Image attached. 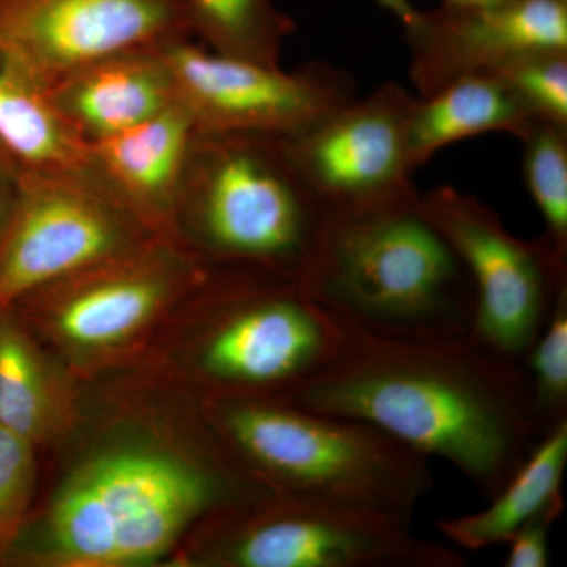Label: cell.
Listing matches in <instances>:
<instances>
[{"mask_svg":"<svg viewBox=\"0 0 567 567\" xmlns=\"http://www.w3.org/2000/svg\"><path fill=\"white\" fill-rule=\"evenodd\" d=\"M341 319L331 360L284 401L374 425L427 458L450 462L487 499L546 435L522 361L473 336L401 341Z\"/></svg>","mask_w":567,"mask_h":567,"instance_id":"6da1fadb","label":"cell"},{"mask_svg":"<svg viewBox=\"0 0 567 567\" xmlns=\"http://www.w3.org/2000/svg\"><path fill=\"white\" fill-rule=\"evenodd\" d=\"M301 284L324 308L382 338L450 342L473 333L472 279L417 204L330 221Z\"/></svg>","mask_w":567,"mask_h":567,"instance_id":"7a4b0ae2","label":"cell"},{"mask_svg":"<svg viewBox=\"0 0 567 567\" xmlns=\"http://www.w3.org/2000/svg\"><path fill=\"white\" fill-rule=\"evenodd\" d=\"M181 218L213 259L300 282L330 226L281 137L197 128L175 203Z\"/></svg>","mask_w":567,"mask_h":567,"instance_id":"3957f363","label":"cell"},{"mask_svg":"<svg viewBox=\"0 0 567 567\" xmlns=\"http://www.w3.org/2000/svg\"><path fill=\"white\" fill-rule=\"evenodd\" d=\"M234 496L233 477L212 466L155 447H118L66 480L25 551L74 566L142 565Z\"/></svg>","mask_w":567,"mask_h":567,"instance_id":"277c9868","label":"cell"},{"mask_svg":"<svg viewBox=\"0 0 567 567\" xmlns=\"http://www.w3.org/2000/svg\"><path fill=\"white\" fill-rule=\"evenodd\" d=\"M237 456L282 495L365 507L412 522L434 487L427 457L350 417L284 399L238 398L219 409Z\"/></svg>","mask_w":567,"mask_h":567,"instance_id":"5b68a950","label":"cell"},{"mask_svg":"<svg viewBox=\"0 0 567 567\" xmlns=\"http://www.w3.org/2000/svg\"><path fill=\"white\" fill-rule=\"evenodd\" d=\"M152 230L85 159L21 164L9 233L0 246V308L147 244Z\"/></svg>","mask_w":567,"mask_h":567,"instance_id":"8992f818","label":"cell"},{"mask_svg":"<svg viewBox=\"0 0 567 567\" xmlns=\"http://www.w3.org/2000/svg\"><path fill=\"white\" fill-rule=\"evenodd\" d=\"M417 210L445 238L475 290L473 338L522 361L567 284V260L544 237L522 240L494 208L450 185L423 194Z\"/></svg>","mask_w":567,"mask_h":567,"instance_id":"52a82bcc","label":"cell"},{"mask_svg":"<svg viewBox=\"0 0 567 567\" xmlns=\"http://www.w3.org/2000/svg\"><path fill=\"white\" fill-rule=\"evenodd\" d=\"M415 102L401 84L385 82L364 99L281 137L295 169L330 221L417 204L421 194L409 156Z\"/></svg>","mask_w":567,"mask_h":567,"instance_id":"ba28073f","label":"cell"},{"mask_svg":"<svg viewBox=\"0 0 567 567\" xmlns=\"http://www.w3.org/2000/svg\"><path fill=\"white\" fill-rule=\"evenodd\" d=\"M216 558L240 567H464V558L412 532V522L365 507L282 495L226 529Z\"/></svg>","mask_w":567,"mask_h":567,"instance_id":"9c48e42d","label":"cell"},{"mask_svg":"<svg viewBox=\"0 0 567 567\" xmlns=\"http://www.w3.org/2000/svg\"><path fill=\"white\" fill-rule=\"evenodd\" d=\"M162 52L175 100L203 132L286 137L357 100L352 78L324 63L284 71L216 54L194 39L164 44Z\"/></svg>","mask_w":567,"mask_h":567,"instance_id":"30bf717a","label":"cell"},{"mask_svg":"<svg viewBox=\"0 0 567 567\" xmlns=\"http://www.w3.org/2000/svg\"><path fill=\"white\" fill-rule=\"evenodd\" d=\"M342 319L300 281L270 275L230 298L203 342L199 365L241 393L289 391L333 357Z\"/></svg>","mask_w":567,"mask_h":567,"instance_id":"8fae6325","label":"cell"},{"mask_svg":"<svg viewBox=\"0 0 567 567\" xmlns=\"http://www.w3.org/2000/svg\"><path fill=\"white\" fill-rule=\"evenodd\" d=\"M183 39L182 0H0V58L48 91L110 55Z\"/></svg>","mask_w":567,"mask_h":567,"instance_id":"7c38bea8","label":"cell"},{"mask_svg":"<svg viewBox=\"0 0 567 567\" xmlns=\"http://www.w3.org/2000/svg\"><path fill=\"white\" fill-rule=\"evenodd\" d=\"M409 74L420 99L451 82L492 73L520 55L567 50V0H506L416 11L404 25Z\"/></svg>","mask_w":567,"mask_h":567,"instance_id":"4fadbf2b","label":"cell"},{"mask_svg":"<svg viewBox=\"0 0 567 567\" xmlns=\"http://www.w3.org/2000/svg\"><path fill=\"white\" fill-rule=\"evenodd\" d=\"M148 244L65 278L73 284L59 306L58 328L66 341L84 349L118 344L192 279L185 256Z\"/></svg>","mask_w":567,"mask_h":567,"instance_id":"5bb4252c","label":"cell"},{"mask_svg":"<svg viewBox=\"0 0 567 567\" xmlns=\"http://www.w3.org/2000/svg\"><path fill=\"white\" fill-rule=\"evenodd\" d=\"M162 48L110 55L52 85L51 102L70 132L92 144L177 103Z\"/></svg>","mask_w":567,"mask_h":567,"instance_id":"9a60e30c","label":"cell"},{"mask_svg":"<svg viewBox=\"0 0 567 567\" xmlns=\"http://www.w3.org/2000/svg\"><path fill=\"white\" fill-rule=\"evenodd\" d=\"M196 123L174 103L155 117L87 144V162L148 229L174 224L175 203Z\"/></svg>","mask_w":567,"mask_h":567,"instance_id":"2e32d148","label":"cell"},{"mask_svg":"<svg viewBox=\"0 0 567 567\" xmlns=\"http://www.w3.org/2000/svg\"><path fill=\"white\" fill-rule=\"evenodd\" d=\"M567 465V420L537 442L486 509L442 518L436 528L458 548L477 551L507 544L518 529L536 518L558 522L565 511L563 477Z\"/></svg>","mask_w":567,"mask_h":567,"instance_id":"e0dca14e","label":"cell"},{"mask_svg":"<svg viewBox=\"0 0 567 567\" xmlns=\"http://www.w3.org/2000/svg\"><path fill=\"white\" fill-rule=\"evenodd\" d=\"M535 121L498 74L461 78L413 104L409 121L410 163L413 171L420 169L446 145L477 134L503 132L518 140Z\"/></svg>","mask_w":567,"mask_h":567,"instance_id":"ac0fdd59","label":"cell"},{"mask_svg":"<svg viewBox=\"0 0 567 567\" xmlns=\"http://www.w3.org/2000/svg\"><path fill=\"white\" fill-rule=\"evenodd\" d=\"M0 145L24 166H66L87 159V144L63 123L50 91L0 58Z\"/></svg>","mask_w":567,"mask_h":567,"instance_id":"d6986e66","label":"cell"},{"mask_svg":"<svg viewBox=\"0 0 567 567\" xmlns=\"http://www.w3.org/2000/svg\"><path fill=\"white\" fill-rule=\"evenodd\" d=\"M58 421L50 365L10 312L0 308V427L37 445Z\"/></svg>","mask_w":567,"mask_h":567,"instance_id":"ffe728a7","label":"cell"},{"mask_svg":"<svg viewBox=\"0 0 567 567\" xmlns=\"http://www.w3.org/2000/svg\"><path fill=\"white\" fill-rule=\"evenodd\" d=\"M193 39L216 54L281 66L295 22L274 0H182Z\"/></svg>","mask_w":567,"mask_h":567,"instance_id":"44dd1931","label":"cell"},{"mask_svg":"<svg viewBox=\"0 0 567 567\" xmlns=\"http://www.w3.org/2000/svg\"><path fill=\"white\" fill-rule=\"evenodd\" d=\"M522 174L543 216V237L567 260V125L535 121L522 134Z\"/></svg>","mask_w":567,"mask_h":567,"instance_id":"7402d4cb","label":"cell"},{"mask_svg":"<svg viewBox=\"0 0 567 567\" xmlns=\"http://www.w3.org/2000/svg\"><path fill=\"white\" fill-rule=\"evenodd\" d=\"M524 358L533 405L547 434L567 420V284L559 289L543 330Z\"/></svg>","mask_w":567,"mask_h":567,"instance_id":"603a6c76","label":"cell"},{"mask_svg":"<svg viewBox=\"0 0 567 567\" xmlns=\"http://www.w3.org/2000/svg\"><path fill=\"white\" fill-rule=\"evenodd\" d=\"M492 73L517 93L536 121L567 125V50L520 55Z\"/></svg>","mask_w":567,"mask_h":567,"instance_id":"cb8c5ba5","label":"cell"},{"mask_svg":"<svg viewBox=\"0 0 567 567\" xmlns=\"http://www.w3.org/2000/svg\"><path fill=\"white\" fill-rule=\"evenodd\" d=\"M33 443L0 427V554L20 533L35 487Z\"/></svg>","mask_w":567,"mask_h":567,"instance_id":"d4e9b609","label":"cell"},{"mask_svg":"<svg viewBox=\"0 0 567 567\" xmlns=\"http://www.w3.org/2000/svg\"><path fill=\"white\" fill-rule=\"evenodd\" d=\"M551 518H536L532 524L518 529L516 535L507 540L506 567H547L550 565L548 557V533L554 527Z\"/></svg>","mask_w":567,"mask_h":567,"instance_id":"484cf974","label":"cell"},{"mask_svg":"<svg viewBox=\"0 0 567 567\" xmlns=\"http://www.w3.org/2000/svg\"><path fill=\"white\" fill-rule=\"evenodd\" d=\"M20 171L21 163L0 145V246L6 240L17 207Z\"/></svg>","mask_w":567,"mask_h":567,"instance_id":"4316f807","label":"cell"},{"mask_svg":"<svg viewBox=\"0 0 567 567\" xmlns=\"http://www.w3.org/2000/svg\"><path fill=\"white\" fill-rule=\"evenodd\" d=\"M382 9L390 11L393 17L402 22V25L409 24L415 18L416 9L410 0H374Z\"/></svg>","mask_w":567,"mask_h":567,"instance_id":"83f0119b","label":"cell"},{"mask_svg":"<svg viewBox=\"0 0 567 567\" xmlns=\"http://www.w3.org/2000/svg\"><path fill=\"white\" fill-rule=\"evenodd\" d=\"M506 2V0H443L445 6L453 7H480L492 6V3Z\"/></svg>","mask_w":567,"mask_h":567,"instance_id":"f1b7e54d","label":"cell"}]
</instances>
